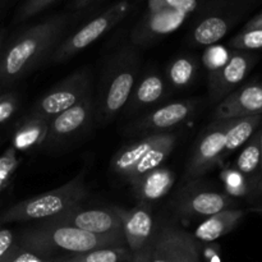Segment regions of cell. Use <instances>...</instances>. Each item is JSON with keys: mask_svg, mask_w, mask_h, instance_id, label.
<instances>
[{"mask_svg": "<svg viewBox=\"0 0 262 262\" xmlns=\"http://www.w3.org/2000/svg\"><path fill=\"white\" fill-rule=\"evenodd\" d=\"M250 192H252V194L255 196L262 197V174L256 179L252 186H250Z\"/></svg>", "mask_w": 262, "mask_h": 262, "instance_id": "obj_39", "label": "cell"}, {"mask_svg": "<svg viewBox=\"0 0 262 262\" xmlns=\"http://www.w3.org/2000/svg\"><path fill=\"white\" fill-rule=\"evenodd\" d=\"M130 9H132L130 0H120L113 4L106 10L82 26L76 32L64 38L50 56V60H53L54 63H64L73 58L74 55L83 51L95 41L102 37L105 33L113 30L118 23L122 22L129 14Z\"/></svg>", "mask_w": 262, "mask_h": 262, "instance_id": "obj_5", "label": "cell"}, {"mask_svg": "<svg viewBox=\"0 0 262 262\" xmlns=\"http://www.w3.org/2000/svg\"><path fill=\"white\" fill-rule=\"evenodd\" d=\"M256 210H262V207H261V209H256Z\"/></svg>", "mask_w": 262, "mask_h": 262, "instance_id": "obj_43", "label": "cell"}, {"mask_svg": "<svg viewBox=\"0 0 262 262\" xmlns=\"http://www.w3.org/2000/svg\"><path fill=\"white\" fill-rule=\"evenodd\" d=\"M199 64L191 55H181L173 59L166 67V82L173 89L183 90L191 86L196 78Z\"/></svg>", "mask_w": 262, "mask_h": 262, "instance_id": "obj_25", "label": "cell"}, {"mask_svg": "<svg viewBox=\"0 0 262 262\" xmlns=\"http://www.w3.org/2000/svg\"><path fill=\"white\" fill-rule=\"evenodd\" d=\"M15 243L14 233L3 225H0V260L4 257L5 253L12 248V246Z\"/></svg>", "mask_w": 262, "mask_h": 262, "instance_id": "obj_36", "label": "cell"}, {"mask_svg": "<svg viewBox=\"0 0 262 262\" xmlns=\"http://www.w3.org/2000/svg\"><path fill=\"white\" fill-rule=\"evenodd\" d=\"M0 262H50L45 258L40 257V256L35 255L31 251L26 250L22 246L14 245L12 246L9 251L4 255V257L0 260Z\"/></svg>", "mask_w": 262, "mask_h": 262, "instance_id": "obj_35", "label": "cell"}, {"mask_svg": "<svg viewBox=\"0 0 262 262\" xmlns=\"http://www.w3.org/2000/svg\"><path fill=\"white\" fill-rule=\"evenodd\" d=\"M91 92V74L87 69H77L51 87L32 105L28 114L50 120L86 99Z\"/></svg>", "mask_w": 262, "mask_h": 262, "instance_id": "obj_7", "label": "cell"}, {"mask_svg": "<svg viewBox=\"0 0 262 262\" xmlns=\"http://www.w3.org/2000/svg\"><path fill=\"white\" fill-rule=\"evenodd\" d=\"M42 223L68 225V227L77 228V229L84 230V232L92 233V234L124 239L122 222L119 219V215L115 211V206L89 210H84L82 209V206H78L69 210L66 214L59 215V216Z\"/></svg>", "mask_w": 262, "mask_h": 262, "instance_id": "obj_12", "label": "cell"}, {"mask_svg": "<svg viewBox=\"0 0 262 262\" xmlns=\"http://www.w3.org/2000/svg\"><path fill=\"white\" fill-rule=\"evenodd\" d=\"M257 56L248 51H233L229 59L212 73H209V91L214 101H222L245 81L255 66Z\"/></svg>", "mask_w": 262, "mask_h": 262, "instance_id": "obj_14", "label": "cell"}, {"mask_svg": "<svg viewBox=\"0 0 262 262\" xmlns=\"http://www.w3.org/2000/svg\"><path fill=\"white\" fill-rule=\"evenodd\" d=\"M202 243L173 222H156L147 262H201Z\"/></svg>", "mask_w": 262, "mask_h": 262, "instance_id": "obj_6", "label": "cell"}, {"mask_svg": "<svg viewBox=\"0 0 262 262\" xmlns=\"http://www.w3.org/2000/svg\"><path fill=\"white\" fill-rule=\"evenodd\" d=\"M0 2H2V0H0Z\"/></svg>", "mask_w": 262, "mask_h": 262, "instance_id": "obj_44", "label": "cell"}, {"mask_svg": "<svg viewBox=\"0 0 262 262\" xmlns=\"http://www.w3.org/2000/svg\"><path fill=\"white\" fill-rule=\"evenodd\" d=\"M49 130V120L27 114L12 136V147L17 152H30L42 146Z\"/></svg>", "mask_w": 262, "mask_h": 262, "instance_id": "obj_20", "label": "cell"}, {"mask_svg": "<svg viewBox=\"0 0 262 262\" xmlns=\"http://www.w3.org/2000/svg\"><path fill=\"white\" fill-rule=\"evenodd\" d=\"M115 211L122 222L130 262H147L156 230V222L150 205L138 204L132 209L115 206Z\"/></svg>", "mask_w": 262, "mask_h": 262, "instance_id": "obj_8", "label": "cell"}, {"mask_svg": "<svg viewBox=\"0 0 262 262\" xmlns=\"http://www.w3.org/2000/svg\"><path fill=\"white\" fill-rule=\"evenodd\" d=\"M61 262H130L127 247H105L60 260Z\"/></svg>", "mask_w": 262, "mask_h": 262, "instance_id": "obj_27", "label": "cell"}, {"mask_svg": "<svg viewBox=\"0 0 262 262\" xmlns=\"http://www.w3.org/2000/svg\"><path fill=\"white\" fill-rule=\"evenodd\" d=\"M94 122L95 99L90 94L81 102L49 120L48 135L41 147L49 150L68 145L86 132Z\"/></svg>", "mask_w": 262, "mask_h": 262, "instance_id": "obj_10", "label": "cell"}, {"mask_svg": "<svg viewBox=\"0 0 262 262\" xmlns=\"http://www.w3.org/2000/svg\"><path fill=\"white\" fill-rule=\"evenodd\" d=\"M168 94L165 76L160 72L147 71L145 74L138 77L129 100L123 110L125 117H132L142 113L152 105L160 102Z\"/></svg>", "mask_w": 262, "mask_h": 262, "instance_id": "obj_17", "label": "cell"}, {"mask_svg": "<svg viewBox=\"0 0 262 262\" xmlns=\"http://www.w3.org/2000/svg\"><path fill=\"white\" fill-rule=\"evenodd\" d=\"M243 150L235 160L234 168L243 176H252L261 166V145H260V130H256L252 137L243 145Z\"/></svg>", "mask_w": 262, "mask_h": 262, "instance_id": "obj_26", "label": "cell"}, {"mask_svg": "<svg viewBox=\"0 0 262 262\" xmlns=\"http://www.w3.org/2000/svg\"><path fill=\"white\" fill-rule=\"evenodd\" d=\"M229 51L222 46H212L205 51L204 63L209 69V73H212L216 69H219L230 56Z\"/></svg>", "mask_w": 262, "mask_h": 262, "instance_id": "obj_34", "label": "cell"}, {"mask_svg": "<svg viewBox=\"0 0 262 262\" xmlns=\"http://www.w3.org/2000/svg\"><path fill=\"white\" fill-rule=\"evenodd\" d=\"M262 115V83L251 82L225 96L215 109V120Z\"/></svg>", "mask_w": 262, "mask_h": 262, "instance_id": "obj_15", "label": "cell"}, {"mask_svg": "<svg viewBox=\"0 0 262 262\" xmlns=\"http://www.w3.org/2000/svg\"><path fill=\"white\" fill-rule=\"evenodd\" d=\"M18 165H19L18 152L12 146H9L0 155V192L9 184L10 179L14 176Z\"/></svg>", "mask_w": 262, "mask_h": 262, "instance_id": "obj_30", "label": "cell"}, {"mask_svg": "<svg viewBox=\"0 0 262 262\" xmlns=\"http://www.w3.org/2000/svg\"><path fill=\"white\" fill-rule=\"evenodd\" d=\"M245 216V211L237 209L225 210L206 217L193 233V237L201 243H211L232 232Z\"/></svg>", "mask_w": 262, "mask_h": 262, "instance_id": "obj_21", "label": "cell"}, {"mask_svg": "<svg viewBox=\"0 0 262 262\" xmlns=\"http://www.w3.org/2000/svg\"><path fill=\"white\" fill-rule=\"evenodd\" d=\"M5 41H7V30H5V28H2V30H0V54H2L3 48H4Z\"/></svg>", "mask_w": 262, "mask_h": 262, "instance_id": "obj_40", "label": "cell"}, {"mask_svg": "<svg viewBox=\"0 0 262 262\" xmlns=\"http://www.w3.org/2000/svg\"><path fill=\"white\" fill-rule=\"evenodd\" d=\"M228 125L229 120H214L200 133L187 164V179L193 181L201 178L215 166L222 164L224 160Z\"/></svg>", "mask_w": 262, "mask_h": 262, "instance_id": "obj_9", "label": "cell"}, {"mask_svg": "<svg viewBox=\"0 0 262 262\" xmlns=\"http://www.w3.org/2000/svg\"><path fill=\"white\" fill-rule=\"evenodd\" d=\"M141 59L137 49L124 46L107 59L95 99V122L112 123L127 105L140 77Z\"/></svg>", "mask_w": 262, "mask_h": 262, "instance_id": "obj_3", "label": "cell"}, {"mask_svg": "<svg viewBox=\"0 0 262 262\" xmlns=\"http://www.w3.org/2000/svg\"><path fill=\"white\" fill-rule=\"evenodd\" d=\"M223 183H224L225 193L230 197H242L250 193V183L246 176L235 168H227L220 174Z\"/></svg>", "mask_w": 262, "mask_h": 262, "instance_id": "obj_28", "label": "cell"}, {"mask_svg": "<svg viewBox=\"0 0 262 262\" xmlns=\"http://www.w3.org/2000/svg\"><path fill=\"white\" fill-rule=\"evenodd\" d=\"M197 7L199 0H147V12L169 8L189 15L197 9Z\"/></svg>", "mask_w": 262, "mask_h": 262, "instance_id": "obj_31", "label": "cell"}, {"mask_svg": "<svg viewBox=\"0 0 262 262\" xmlns=\"http://www.w3.org/2000/svg\"><path fill=\"white\" fill-rule=\"evenodd\" d=\"M235 201L225 192L188 186L182 189L174 201L177 212L187 217H209L233 209Z\"/></svg>", "mask_w": 262, "mask_h": 262, "instance_id": "obj_13", "label": "cell"}, {"mask_svg": "<svg viewBox=\"0 0 262 262\" xmlns=\"http://www.w3.org/2000/svg\"><path fill=\"white\" fill-rule=\"evenodd\" d=\"M176 183V174L168 168H158L130 182L133 194L140 204L150 205L165 197Z\"/></svg>", "mask_w": 262, "mask_h": 262, "instance_id": "obj_18", "label": "cell"}, {"mask_svg": "<svg viewBox=\"0 0 262 262\" xmlns=\"http://www.w3.org/2000/svg\"><path fill=\"white\" fill-rule=\"evenodd\" d=\"M20 100L15 92H5L0 95V124H4L13 118L19 107Z\"/></svg>", "mask_w": 262, "mask_h": 262, "instance_id": "obj_33", "label": "cell"}, {"mask_svg": "<svg viewBox=\"0 0 262 262\" xmlns=\"http://www.w3.org/2000/svg\"><path fill=\"white\" fill-rule=\"evenodd\" d=\"M177 143V136L174 133L168 132L164 137V140L160 143L155 146L151 151H148L137 164H136L135 168L130 170V173L128 174L127 182H133L135 179L140 178L143 174L148 173V171L154 170V169L160 168L161 164L168 159V156L170 155L171 151L174 150V146Z\"/></svg>", "mask_w": 262, "mask_h": 262, "instance_id": "obj_24", "label": "cell"}, {"mask_svg": "<svg viewBox=\"0 0 262 262\" xmlns=\"http://www.w3.org/2000/svg\"><path fill=\"white\" fill-rule=\"evenodd\" d=\"M258 130H260V145H261V166H260V169L262 170V120H261V128Z\"/></svg>", "mask_w": 262, "mask_h": 262, "instance_id": "obj_41", "label": "cell"}, {"mask_svg": "<svg viewBox=\"0 0 262 262\" xmlns=\"http://www.w3.org/2000/svg\"><path fill=\"white\" fill-rule=\"evenodd\" d=\"M187 17L188 14L186 13L169 9V8L154 10V12H146L142 19L133 30V43L136 45L150 43L151 41L169 35L173 31L178 30L187 19Z\"/></svg>", "mask_w": 262, "mask_h": 262, "instance_id": "obj_16", "label": "cell"}, {"mask_svg": "<svg viewBox=\"0 0 262 262\" xmlns=\"http://www.w3.org/2000/svg\"><path fill=\"white\" fill-rule=\"evenodd\" d=\"M197 101L193 100H178L164 104L158 109L147 113L140 119L129 123L124 128L127 136H148L170 132V129L182 124L193 115L197 109Z\"/></svg>", "mask_w": 262, "mask_h": 262, "instance_id": "obj_11", "label": "cell"}, {"mask_svg": "<svg viewBox=\"0 0 262 262\" xmlns=\"http://www.w3.org/2000/svg\"><path fill=\"white\" fill-rule=\"evenodd\" d=\"M235 20V18L229 15L220 14H210L202 18L192 30V42L200 46L214 45L229 32Z\"/></svg>", "mask_w": 262, "mask_h": 262, "instance_id": "obj_22", "label": "cell"}, {"mask_svg": "<svg viewBox=\"0 0 262 262\" xmlns=\"http://www.w3.org/2000/svg\"><path fill=\"white\" fill-rule=\"evenodd\" d=\"M99 2H101V0H74L73 8L77 10H82L86 9V8L92 7V5H95Z\"/></svg>", "mask_w": 262, "mask_h": 262, "instance_id": "obj_38", "label": "cell"}, {"mask_svg": "<svg viewBox=\"0 0 262 262\" xmlns=\"http://www.w3.org/2000/svg\"><path fill=\"white\" fill-rule=\"evenodd\" d=\"M251 28H262V12L248 20L243 30H251Z\"/></svg>", "mask_w": 262, "mask_h": 262, "instance_id": "obj_37", "label": "cell"}, {"mask_svg": "<svg viewBox=\"0 0 262 262\" xmlns=\"http://www.w3.org/2000/svg\"><path fill=\"white\" fill-rule=\"evenodd\" d=\"M50 262H61V261H50Z\"/></svg>", "mask_w": 262, "mask_h": 262, "instance_id": "obj_42", "label": "cell"}, {"mask_svg": "<svg viewBox=\"0 0 262 262\" xmlns=\"http://www.w3.org/2000/svg\"><path fill=\"white\" fill-rule=\"evenodd\" d=\"M261 120L262 115L229 119V125L225 135L224 159L248 142V140L261 125Z\"/></svg>", "mask_w": 262, "mask_h": 262, "instance_id": "obj_23", "label": "cell"}, {"mask_svg": "<svg viewBox=\"0 0 262 262\" xmlns=\"http://www.w3.org/2000/svg\"><path fill=\"white\" fill-rule=\"evenodd\" d=\"M15 243L48 261H54L56 256L60 257L56 261H60L99 248L127 247L125 241L120 238L104 237L68 225L46 223H36L23 230Z\"/></svg>", "mask_w": 262, "mask_h": 262, "instance_id": "obj_2", "label": "cell"}, {"mask_svg": "<svg viewBox=\"0 0 262 262\" xmlns=\"http://www.w3.org/2000/svg\"><path fill=\"white\" fill-rule=\"evenodd\" d=\"M55 2L56 0H25L22 7L18 10L17 15H15L14 22L19 23L26 19H30V18L35 17L36 14L42 12V10H45L46 8H49Z\"/></svg>", "mask_w": 262, "mask_h": 262, "instance_id": "obj_32", "label": "cell"}, {"mask_svg": "<svg viewBox=\"0 0 262 262\" xmlns=\"http://www.w3.org/2000/svg\"><path fill=\"white\" fill-rule=\"evenodd\" d=\"M89 196L84 173L78 174L51 191L43 192L31 199L23 200L8 207L0 214V225L10 223H42L63 215L82 205Z\"/></svg>", "mask_w": 262, "mask_h": 262, "instance_id": "obj_4", "label": "cell"}, {"mask_svg": "<svg viewBox=\"0 0 262 262\" xmlns=\"http://www.w3.org/2000/svg\"><path fill=\"white\" fill-rule=\"evenodd\" d=\"M229 46L237 51H252L262 49V28L242 30L229 41Z\"/></svg>", "mask_w": 262, "mask_h": 262, "instance_id": "obj_29", "label": "cell"}, {"mask_svg": "<svg viewBox=\"0 0 262 262\" xmlns=\"http://www.w3.org/2000/svg\"><path fill=\"white\" fill-rule=\"evenodd\" d=\"M168 133V132H166ZM166 133H159V135L143 136L140 140L130 142L120 148L110 161V168L115 174L120 176L122 178L127 179L128 174L130 173L136 164L148 152L152 150L158 143L164 140Z\"/></svg>", "mask_w": 262, "mask_h": 262, "instance_id": "obj_19", "label": "cell"}, {"mask_svg": "<svg viewBox=\"0 0 262 262\" xmlns=\"http://www.w3.org/2000/svg\"><path fill=\"white\" fill-rule=\"evenodd\" d=\"M68 23V15H51L5 41L0 54V86L17 83L50 58L60 43Z\"/></svg>", "mask_w": 262, "mask_h": 262, "instance_id": "obj_1", "label": "cell"}]
</instances>
